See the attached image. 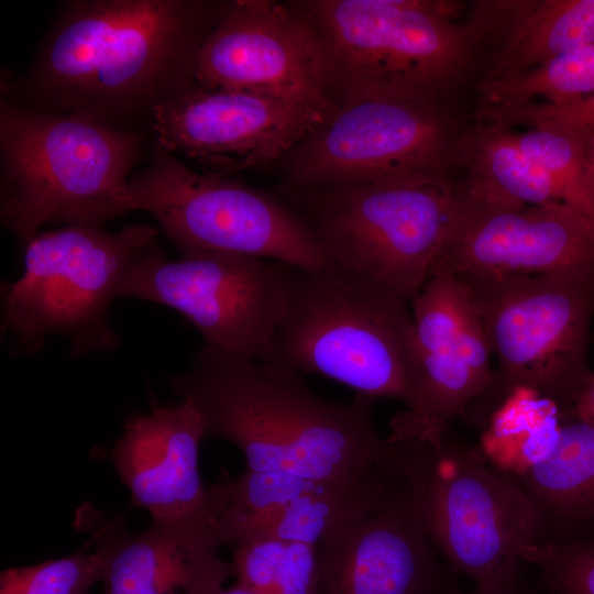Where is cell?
I'll return each mask as SVG.
<instances>
[{
	"instance_id": "obj_1",
	"label": "cell",
	"mask_w": 594,
	"mask_h": 594,
	"mask_svg": "<svg viewBox=\"0 0 594 594\" xmlns=\"http://www.w3.org/2000/svg\"><path fill=\"white\" fill-rule=\"evenodd\" d=\"M226 3L65 2L21 80L1 92L51 113L116 128L147 117L194 82L200 46Z\"/></svg>"
},
{
	"instance_id": "obj_2",
	"label": "cell",
	"mask_w": 594,
	"mask_h": 594,
	"mask_svg": "<svg viewBox=\"0 0 594 594\" xmlns=\"http://www.w3.org/2000/svg\"><path fill=\"white\" fill-rule=\"evenodd\" d=\"M168 384L197 408L206 438L241 450L248 471L331 481L389 458L388 440L373 421L375 399L367 396L331 402L301 375L207 345Z\"/></svg>"
},
{
	"instance_id": "obj_3",
	"label": "cell",
	"mask_w": 594,
	"mask_h": 594,
	"mask_svg": "<svg viewBox=\"0 0 594 594\" xmlns=\"http://www.w3.org/2000/svg\"><path fill=\"white\" fill-rule=\"evenodd\" d=\"M265 369L334 380L373 399L419 407L421 351L410 302L331 264L293 266L286 311L258 358Z\"/></svg>"
},
{
	"instance_id": "obj_4",
	"label": "cell",
	"mask_w": 594,
	"mask_h": 594,
	"mask_svg": "<svg viewBox=\"0 0 594 594\" xmlns=\"http://www.w3.org/2000/svg\"><path fill=\"white\" fill-rule=\"evenodd\" d=\"M287 3L312 35L337 107L372 97L443 102L477 46L468 26L454 22L463 7L459 1Z\"/></svg>"
},
{
	"instance_id": "obj_5",
	"label": "cell",
	"mask_w": 594,
	"mask_h": 594,
	"mask_svg": "<svg viewBox=\"0 0 594 594\" xmlns=\"http://www.w3.org/2000/svg\"><path fill=\"white\" fill-rule=\"evenodd\" d=\"M144 136L1 92V224L26 244L45 223L101 227L118 217Z\"/></svg>"
},
{
	"instance_id": "obj_6",
	"label": "cell",
	"mask_w": 594,
	"mask_h": 594,
	"mask_svg": "<svg viewBox=\"0 0 594 594\" xmlns=\"http://www.w3.org/2000/svg\"><path fill=\"white\" fill-rule=\"evenodd\" d=\"M458 276L497 362L462 418L483 432L518 392L550 402L558 414L569 409L594 374L588 364L594 270Z\"/></svg>"
},
{
	"instance_id": "obj_7",
	"label": "cell",
	"mask_w": 594,
	"mask_h": 594,
	"mask_svg": "<svg viewBox=\"0 0 594 594\" xmlns=\"http://www.w3.org/2000/svg\"><path fill=\"white\" fill-rule=\"evenodd\" d=\"M391 426L392 462L449 569L479 585L521 560L520 550L532 541L534 515L519 480L450 430L395 417Z\"/></svg>"
},
{
	"instance_id": "obj_8",
	"label": "cell",
	"mask_w": 594,
	"mask_h": 594,
	"mask_svg": "<svg viewBox=\"0 0 594 594\" xmlns=\"http://www.w3.org/2000/svg\"><path fill=\"white\" fill-rule=\"evenodd\" d=\"M280 196L329 264L385 284L409 302L428 279L459 207L457 185L430 174Z\"/></svg>"
},
{
	"instance_id": "obj_9",
	"label": "cell",
	"mask_w": 594,
	"mask_h": 594,
	"mask_svg": "<svg viewBox=\"0 0 594 594\" xmlns=\"http://www.w3.org/2000/svg\"><path fill=\"white\" fill-rule=\"evenodd\" d=\"M157 229L130 224L66 226L25 244L24 272L1 288V340L11 355L38 353L51 336L69 341V356L110 352L120 345L109 309L135 255Z\"/></svg>"
},
{
	"instance_id": "obj_10",
	"label": "cell",
	"mask_w": 594,
	"mask_h": 594,
	"mask_svg": "<svg viewBox=\"0 0 594 594\" xmlns=\"http://www.w3.org/2000/svg\"><path fill=\"white\" fill-rule=\"evenodd\" d=\"M142 210L180 251H221L318 270L329 265L310 231L283 200L244 184L197 173L154 141L131 175L117 213Z\"/></svg>"
},
{
	"instance_id": "obj_11",
	"label": "cell",
	"mask_w": 594,
	"mask_h": 594,
	"mask_svg": "<svg viewBox=\"0 0 594 594\" xmlns=\"http://www.w3.org/2000/svg\"><path fill=\"white\" fill-rule=\"evenodd\" d=\"M292 272L279 261L221 251L170 260L155 240L133 258L119 296L173 308L207 346L256 361L286 311Z\"/></svg>"
},
{
	"instance_id": "obj_12",
	"label": "cell",
	"mask_w": 594,
	"mask_h": 594,
	"mask_svg": "<svg viewBox=\"0 0 594 594\" xmlns=\"http://www.w3.org/2000/svg\"><path fill=\"white\" fill-rule=\"evenodd\" d=\"M460 134L443 102L372 97L341 105L282 161L280 193L415 174L449 176Z\"/></svg>"
},
{
	"instance_id": "obj_13",
	"label": "cell",
	"mask_w": 594,
	"mask_h": 594,
	"mask_svg": "<svg viewBox=\"0 0 594 594\" xmlns=\"http://www.w3.org/2000/svg\"><path fill=\"white\" fill-rule=\"evenodd\" d=\"M331 114L264 95L194 82L152 116L155 141L228 177L282 160Z\"/></svg>"
},
{
	"instance_id": "obj_14",
	"label": "cell",
	"mask_w": 594,
	"mask_h": 594,
	"mask_svg": "<svg viewBox=\"0 0 594 594\" xmlns=\"http://www.w3.org/2000/svg\"><path fill=\"white\" fill-rule=\"evenodd\" d=\"M195 82L246 90L332 114L312 35L288 3L234 0L205 37Z\"/></svg>"
},
{
	"instance_id": "obj_15",
	"label": "cell",
	"mask_w": 594,
	"mask_h": 594,
	"mask_svg": "<svg viewBox=\"0 0 594 594\" xmlns=\"http://www.w3.org/2000/svg\"><path fill=\"white\" fill-rule=\"evenodd\" d=\"M458 194L454 223L432 268L455 275L594 270V217L564 202L510 207Z\"/></svg>"
},
{
	"instance_id": "obj_16",
	"label": "cell",
	"mask_w": 594,
	"mask_h": 594,
	"mask_svg": "<svg viewBox=\"0 0 594 594\" xmlns=\"http://www.w3.org/2000/svg\"><path fill=\"white\" fill-rule=\"evenodd\" d=\"M317 558L320 594H450L459 588L403 479L381 509L323 536Z\"/></svg>"
},
{
	"instance_id": "obj_17",
	"label": "cell",
	"mask_w": 594,
	"mask_h": 594,
	"mask_svg": "<svg viewBox=\"0 0 594 594\" xmlns=\"http://www.w3.org/2000/svg\"><path fill=\"white\" fill-rule=\"evenodd\" d=\"M410 307L424 377L417 411L397 416L422 429L447 431L488 385L492 353L470 292L458 275L432 268Z\"/></svg>"
},
{
	"instance_id": "obj_18",
	"label": "cell",
	"mask_w": 594,
	"mask_h": 594,
	"mask_svg": "<svg viewBox=\"0 0 594 594\" xmlns=\"http://www.w3.org/2000/svg\"><path fill=\"white\" fill-rule=\"evenodd\" d=\"M205 438L202 417L189 400L170 406L153 400L150 413L127 420L109 458L132 505L147 510L152 521L191 526L210 538L208 486L199 472Z\"/></svg>"
},
{
	"instance_id": "obj_19",
	"label": "cell",
	"mask_w": 594,
	"mask_h": 594,
	"mask_svg": "<svg viewBox=\"0 0 594 594\" xmlns=\"http://www.w3.org/2000/svg\"><path fill=\"white\" fill-rule=\"evenodd\" d=\"M105 594H217L233 575L209 537L187 525L154 522L131 534L119 521L96 534Z\"/></svg>"
},
{
	"instance_id": "obj_20",
	"label": "cell",
	"mask_w": 594,
	"mask_h": 594,
	"mask_svg": "<svg viewBox=\"0 0 594 594\" xmlns=\"http://www.w3.org/2000/svg\"><path fill=\"white\" fill-rule=\"evenodd\" d=\"M399 486L389 454L384 462L233 525L217 537L216 546H237L260 537L317 544L331 530L381 509Z\"/></svg>"
},
{
	"instance_id": "obj_21",
	"label": "cell",
	"mask_w": 594,
	"mask_h": 594,
	"mask_svg": "<svg viewBox=\"0 0 594 594\" xmlns=\"http://www.w3.org/2000/svg\"><path fill=\"white\" fill-rule=\"evenodd\" d=\"M560 422L550 457L518 479L534 515L530 544L594 541V426Z\"/></svg>"
},
{
	"instance_id": "obj_22",
	"label": "cell",
	"mask_w": 594,
	"mask_h": 594,
	"mask_svg": "<svg viewBox=\"0 0 594 594\" xmlns=\"http://www.w3.org/2000/svg\"><path fill=\"white\" fill-rule=\"evenodd\" d=\"M481 81L518 77L594 44V0L508 1Z\"/></svg>"
},
{
	"instance_id": "obj_23",
	"label": "cell",
	"mask_w": 594,
	"mask_h": 594,
	"mask_svg": "<svg viewBox=\"0 0 594 594\" xmlns=\"http://www.w3.org/2000/svg\"><path fill=\"white\" fill-rule=\"evenodd\" d=\"M455 164L465 170L458 190L469 199L510 207L563 202L553 180L509 129L476 122L460 134Z\"/></svg>"
},
{
	"instance_id": "obj_24",
	"label": "cell",
	"mask_w": 594,
	"mask_h": 594,
	"mask_svg": "<svg viewBox=\"0 0 594 594\" xmlns=\"http://www.w3.org/2000/svg\"><path fill=\"white\" fill-rule=\"evenodd\" d=\"M513 404L493 416L477 449L491 465L519 479L550 457L561 422L558 408L532 394Z\"/></svg>"
},
{
	"instance_id": "obj_25",
	"label": "cell",
	"mask_w": 594,
	"mask_h": 594,
	"mask_svg": "<svg viewBox=\"0 0 594 594\" xmlns=\"http://www.w3.org/2000/svg\"><path fill=\"white\" fill-rule=\"evenodd\" d=\"M232 552L237 584L254 594H320L317 544L261 537Z\"/></svg>"
},
{
	"instance_id": "obj_26",
	"label": "cell",
	"mask_w": 594,
	"mask_h": 594,
	"mask_svg": "<svg viewBox=\"0 0 594 594\" xmlns=\"http://www.w3.org/2000/svg\"><path fill=\"white\" fill-rule=\"evenodd\" d=\"M509 131L517 145L550 176L562 201L594 217V200L586 178L584 131L554 125Z\"/></svg>"
},
{
	"instance_id": "obj_27",
	"label": "cell",
	"mask_w": 594,
	"mask_h": 594,
	"mask_svg": "<svg viewBox=\"0 0 594 594\" xmlns=\"http://www.w3.org/2000/svg\"><path fill=\"white\" fill-rule=\"evenodd\" d=\"M103 558L76 553L1 572L0 594H86L102 578Z\"/></svg>"
},
{
	"instance_id": "obj_28",
	"label": "cell",
	"mask_w": 594,
	"mask_h": 594,
	"mask_svg": "<svg viewBox=\"0 0 594 594\" xmlns=\"http://www.w3.org/2000/svg\"><path fill=\"white\" fill-rule=\"evenodd\" d=\"M520 559L538 568L549 594H594V541L526 544Z\"/></svg>"
},
{
	"instance_id": "obj_29",
	"label": "cell",
	"mask_w": 594,
	"mask_h": 594,
	"mask_svg": "<svg viewBox=\"0 0 594 594\" xmlns=\"http://www.w3.org/2000/svg\"><path fill=\"white\" fill-rule=\"evenodd\" d=\"M527 98L565 103L594 94V44L558 56L528 72L521 80Z\"/></svg>"
},
{
	"instance_id": "obj_30",
	"label": "cell",
	"mask_w": 594,
	"mask_h": 594,
	"mask_svg": "<svg viewBox=\"0 0 594 594\" xmlns=\"http://www.w3.org/2000/svg\"><path fill=\"white\" fill-rule=\"evenodd\" d=\"M481 121L512 129L554 125L573 129L594 128V94L565 103L529 102L509 107L483 105L479 109Z\"/></svg>"
},
{
	"instance_id": "obj_31",
	"label": "cell",
	"mask_w": 594,
	"mask_h": 594,
	"mask_svg": "<svg viewBox=\"0 0 594 594\" xmlns=\"http://www.w3.org/2000/svg\"><path fill=\"white\" fill-rule=\"evenodd\" d=\"M520 561L512 563L493 579L475 585L471 591L458 588L450 594H536L521 573Z\"/></svg>"
},
{
	"instance_id": "obj_32",
	"label": "cell",
	"mask_w": 594,
	"mask_h": 594,
	"mask_svg": "<svg viewBox=\"0 0 594 594\" xmlns=\"http://www.w3.org/2000/svg\"><path fill=\"white\" fill-rule=\"evenodd\" d=\"M559 419L581 420L594 426V374L580 392L569 409L559 414Z\"/></svg>"
},
{
	"instance_id": "obj_33",
	"label": "cell",
	"mask_w": 594,
	"mask_h": 594,
	"mask_svg": "<svg viewBox=\"0 0 594 594\" xmlns=\"http://www.w3.org/2000/svg\"><path fill=\"white\" fill-rule=\"evenodd\" d=\"M583 131L585 133L586 178L594 200V128Z\"/></svg>"
},
{
	"instance_id": "obj_34",
	"label": "cell",
	"mask_w": 594,
	"mask_h": 594,
	"mask_svg": "<svg viewBox=\"0 0 594 594\" xmlns=\"http://www.w3.org/2000/svg\"><path fill=\"white\" fill-rule=\"evenodd\" d=\"M217 594H254L253 592L249 591L248 588L237 584L235 586L228 588V590H221Z\"/></svg>"
}]
</instances>
